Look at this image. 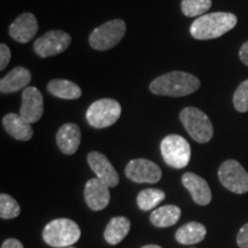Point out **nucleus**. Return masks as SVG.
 <instances>
[{
	"label": "nucleus",
	"instance_id": "nucleus-1",
	"mask_svg": "<svg viewBox=\"0 0 248 248\" xmlns=\"http://www.w3.org/2000/svg\"><path fill=\"white\" fill-rule=\"evenodd\" d=\"M200 88V80L185 71H171L155 78L150 84L152 93L167 97H185Z\"/></svg>",
	"mask_w": 248,
	"mask_h": 248
},
{
	"label": "nucleus",
	"instance_id": "nucleus-2",
	"mask_svg": "<svg viewBox=\"0 0 248 248\" xmlns=\"http://www.w3.org/2000/svg\"><path fill=\"white\" fill-rule=\"evenodd\" d=\"M237 22V16L232 13L216 12L204 14L191 24L190 32L195 39H215L233 29Z\"/></svg>",
	"mask_w": 248,
	"mask_h": 248
},
{
	"label": "nucleus",
	"instance_id": "nucleus-3",
	"mask_svg": "<svg viewBox=\"0 0 248 248\" xmlns=\"http://www.w3.org/2000/svg\"><path fill=\"white\" fill-rule=\"evenodd\" d=\"M80 229L69 218H57L49 222L43 231V239L51 247H69L79 240Z\"/></svg>",
	"mask_w": 248,
	"mask_h": 248
},
{
	"label": "nucleus",
	"instance_id": "nucleus-4",
	"mask_svg": "<svg viewBox=\"0 0 248 248\" xmlns=\"http://www.w3.org/2000/svg\"><path fill=\"white\" fill-rule=\"evenodd\" d=\"M179 119L193 140L206 144L213 138V124L202 110L195 107H186L179 114Z\"/></svg>",
	"mask_w": 248,
	"mask_h": 248
},
{
	"label": "nucleus",
	"instance_id": "nucleus-5",
	"mask_svg": "<svg viewBox=\"0 0 248 248\" xmlns=\"http://www.w3.org/2000/svg\"><path fill=\"white\" fill-rule=\"evenodd\" d=\"M161 154L168 166L175 169H183L191 160V147L184 137L169 135L164 137L160 145Z\"/></svg>",
	"mask_w": 248,
	"mask_h": 248
},
{
	"label": "nucleus",
	"instance_id": "nucleus-6",
	"mask_svg": "<svg viewBox=\"0 0 248 248\" xmlns=\"http://www.w3.org/2000/svg\"><path fill=\"white\" fill-rule=\"evenodd\" d=\"M125 30L126 24L123 20L116 18L108 21L92 31L89 43L97 51H106L119 44L125 35Z\"/></svg>",
	"mask_w": 248,
	"mask_h": 248
},
{
	"label": "nucleus",
	"instance_id": "nucleus-7",
	"mask_svg": "<svg viewBox=\"0 0 248 248\" xmlns=\"http://www.w3.org/2000/svg\"><path fill=\"white\" fill-rule=\"evenodd\" d=\"M122 108L114 99H100L88 108L86 120L92 128L104 129L113 125L120 119Z\"/></svg>",
	"mask_w": 248,
	"mask_h": 248
},
{
	"label": "nucleus",
	"instance_id": "nucleus-8",
	"mask_svg": "<svg viewBox=\"0 0 248 248\" xmlns=\"http://www.w3.org/2000/svg\"><path fill=\"white\" fill-rule=\"evenodd\" d=\"M219 182L225 188L237 194L248 192V173L235 160H228L218 169Z\"/></svg>",
	"mask_w": 248,
	"mask_h": 248
},
{
	"label": "nucleus",
	"instance_id": "nucleus-9",
	"mask_svg": "<svg viewBox=\"0 0 248 248\" xmlns=\"http://www.w3.org/2000/svg\"><path fill=\"white\" fill-rule=\"evenodd\" d=\"M71 37L61 30H52L39 37L33 44L36 54L42 58L54 57L69 47Z\"/></svg>",
	"mask_w": 248,
	"mask_h": 248
},
{
	"label": "nucleus",
	"instance_id": "nucleus-10",
	"mask_svg": "<svg viewBox=\"0 0 248 248\" xmlns=\"http://www.w3.org/2000/svg\"><path fill=\"white\" fill-rule=\"evenodd\" d=\"M125 176L135 183L154 184L162 177L160 167L146 159L131 160L125 167Z\"/></svg>",
	"mask_w": 248,
	"mask_h": 248
},
{
	"label": "nucleus",
	"instance_id": "nucleus-11",
	"mask_svg": "<svg viewBox=\"0 0 248 248\" xmlns=\"http://www.w3.org/2000/svg\"><path fill=\"white\" fill-rule=\"evenodd\" d=\"M88 162L97 178L104 182L108 187H115L120 183V176L106 155L99 152H91L88 155Z\"/></svg>",
	"mask_w": 248,
	"mask_h": 248
},
{
	"label": "nucleus",
	"instance_id": "nucleus-12",
	"mask_svg": "<svg viewBox=\"0 0 248 248\" xmlns=\"http://www.w3.org/2000/svg\"><path fill=\"white\" fill-rule=\"evenodd\" d=\"M43 95L35 86H28L22 93V106L20 115L30 124L38 122L42 119L44 107H43Z\"/></svg>",
	"mask_w": 248,
	"mask_h": 248
},
{
	"label": "nucleus",
	"instance_id": "nucleus-13",
	"mask_svg": "<svg viewBox=\"0 0 248 248\" xmlns=\"http://www.w3.org/2000/svg\"><path fill=\"white\" fill-rule=\"evenodd\" d=\"M84 198L90 209L100 212L106 208L109 203V187L97 177L91 178L85 184Z\"/></svg>",
	"mask_w": 248,
	"mask_h": 248
},
{
	"label": "nucleus",
	"instance_id": "nucleus-14",
	"mask_svg": "<svg viewBox=\"0 0 248 248\" xmlns=\"http://www.w3.org/2000/svg\"><path fill=\"white\" fill-rule=\"evenodd\" d=\"M38 31V22L32 13H23L9 27V36L17 43L27 44Z\"/></svg>",
	"mask_w": 248,
	"mask_h": 248
},
{
	"label": "nucleus",
	"instance_id": "nucleus-15",
	"mask_svg": "<svg viewBox=\"0 0 248 248\" xmlns=\"http://www.w3.org/2000/svg\"><path fill=\"white\" fill-rule=\"evenodd\" d=\"M184 187L190 192L192 199L200 206H207L212 201V191L208 183L193 172H186L182 176Z\"/></svg>",
	"mask_w": 248,
	"mask_h": 248
},
{
	"label": "nucleus",
	"instance_id": "nucleus-16",
	"mask_svg": "<svg viewBox=\"0 0 248 248\" xmlns=\"http://www.w3.org/2000/svg\"><path fill=\"white\" fill-rule=\"evenodd\" d=\"M57 144L66 155H73L80 144V129L75 123H66L58 130Z\"/></svg>",
	"mask_w": 248,
	"mask_h": 248
},
{
	"label": "nucleus",
	"instance_id": "nucleus-17",
	"mask_svg": "<svg viewBox=\"0 0 248 248\" xmlns=\"http://www.w3.org/2000/svg\"><path fill=\"white\" fill-rule=\"evenodd\" d=\"M2 125H4L6 131L8 132V135H11L16 140L27 141L31 139L33 135L31 124L27 122L20 114L18 115L14 113L7 114L2 119Z\"/></svg>",
	"mask_w": 248,
	"mask_h": 248
},
{
	"label": "nucleus",
	"instance_id": "nucleus-18",
	"mask_svg": "<svg viewBox=\"0 0 248 248\" xmlns=\"http://www.w3.org/2000/svg\"><path fill=\"white\" fill-rule=\"evenodd\" d=\"M31 80V73L24 67H15L0 80V92L13 93L26 89Z\"/></svg>",
	"mask_w": 248,
	"mask_h": 248
},
{
	"label": "nucleus",
	"instance_id": "nucleus-19",
	"mask_svg": "<svg viewBox=\"0 0 248 248\" xmlns=\"http://www.w3.org/2000/svg\"><path fill=\"white\" fill-rule=\"evenodd\" d=\"M131 228V223L126 217L117 216L111 218L105 229L104 237L109 245H117L126 237Z\"/></svg>",
	"mask_w": 248,
	"mask_h": 248
},
{
	"label": "nucleus",
	"instance_id": "nucleus-20",
	"mask_svg": "<svg viewBox=\"0 0 248 248\" xmlns=\"http://www.w3.org/2000/svg\"><path fill=\"white\" fill-rule=\"evenodd\" d=\"M182 215V210L179 207L173 204H167L160 208L155 209L151 214L152 224L156 228H169L175 225L179 221Z\"/></svg>",
	"mask_w": 248,
	"mask_h": 248
},
{
	"label": "nucleus",
	"instance_id": "nucleus-21",
	"mask_svg": "<svg viewBox=\"0 0 248 248\" xmlns=\"http://www.w3.org/2000/svg\"><path fill=\"white\" fill-rule=\"evenodd\" d=\"M207 230L199 222H190L176 231V240L183 245H194L204 239Z\"/></svg>",
	"mask_w": 248,
	"mask_h": 248
},
{
	"label": "nucleus",
	"instance_id": "nucleus-22",
	"mask_svg": "<svg viewBox=\"0 0 248 248\" xmlns=\"http://www.w3.org/2000/svg\"><path fill=\"white\" fill-rule=\"evenodd\" d=\"M47 91L54 97L66 100H75L82 95V90L79 86L67 79L51 80L47 84Z\"/></svg>",
	"mask_w": 248,
	"mask_h": 248
},
{
	"label": "nucleus",
	"instance_id": "nucleus-23",
	"mask_svg": "<svg viewBox=\"0 0 248 248\" xmlns=\"http://www.w3.org/2000/svg\"><path fill=\"white\" fill-rule=\"evenodd\" d=\"M166 198V193L159 188H146L139 192L137 197L138 207L144 212L154 209Z\"/></svg>",
	"mask_w": 248,
	"mask_h": 248
},
{
	"label": "nucleus",
	"instance_id": "nucleus-24",
	"mask_svg": "<svg viewBox=\"0 0 248 248\" xmlns=\"http://www.w3.org/2000/svg\"><path fill=\"white\" fill-rule=\"evenodd\" d=\"M182 12L187 17H200L212 7V0H182Z\"/></svg>",
	"mask_w": 248,
	"mask_h": 248
},
{
	"label": "nucleus",
	"instance_id": "nucleus-25",
	"mask_svg": "<svg viewBox=\"0 0 248 248\" xmlns=\"http://www.w3.org/2000/svg\"><path fill=\"white\" fill-rule=\"evenodd\" d=\"M20 204L13 197L5 193L0 194V217L2 219L15 218L20 215Z\"/></svg>",
	"mask_w": 248,
	"mask_h": 248
},
{
	"label": "nucleus",
	"instance_id": "nucleus-26",
	"mask_svg": "<svg viewBox=\"0 0 248 248\" xmlns=\"http://www.w3.org/2000/svg\"><path fill=\"white\" fill-rule=\"evenodd\" d=\"M234 108L240 113L248 111V79L241 83L233 95Z\"/></svg>",
	"mask_w": 248,
	"mask_h": 248
},
{
	"label": "nucleus",
	"instance_id": "nucleus-27",
	"mask_svg": "<svg viewBox=\"0 0 248 248\" xmlns=\"http://www.w3.org/2000/svg\"><path fill=\"white\" fill-rule=\"evenodd\" d=\"M11 60V49L6 44L0 45V70H4Z\"/></svg>",
	"mask_w": 248,
	"mask_h": 248
},
{
	"label": "nucleus",
	"instance_id": "nucleus-28",
	"mask_svg": "<svg viewBox=\"0 0 248 248\" xmlns=\"http://www.w3.org/2000/svg\"><path fill=\"white\" fill-rule=\"evenodd\" d=\"M237 244L240 248H248V223L238 232Z\"/></svg>",
	"mask_w": 248,
	"mask_h": 248
},
{
	"label": "nucleus",
	"instance_id": "nucleus-29",
	"mask_svg": "<svg viewBox=\"0 0 248 248\" xmlns=\"http://www.w3.org/2000/svg\"><path fill=\"white\" fill-rule=\"evenodd\" d=\"M1 248H23V245L20 240L11 238V239L5 240L4 243H2Z\"/></svg>",
	"mask_w": 248,
	"mask_h": 248
},
{
	"label": "nucleus",
	"instance_id": "nucleus-30",
	"mask_svg": "<svg viewBox=\"0 0 248 248\" xmlns=\"http://www.w3.org/2000/svg\"><path fill=\"white\" fill-rule=\"evenodd\" d=\"M239 58L246 66H248V40L246 43H244V45L241 46L239 51Z\"/></svg>",
	"mask_w": 248,
	"mask_h": 248
},
{
	"label": "nucleus",
	"instance_id": "nucleus-31",
	"mask_svg": "<svg viewBox=\"0 0 248 248\" xmlns=\"http://www.w3.org/2000/svg\"><path fill=\"white\" fill-rule=\"evenodd\" d=\"M141 248H161V247L157 246V245H146V246H144Z\"/></svg>",
	"mask_w": 248,
	"mask_h": 248
},
{
	"label": "nucleus",
	"instance_id": "nucleus-32",
	"mask_svg": "<svg viewBox=\"0 0 248 248\" xmlns=\"http://www.w3.org/2000/svg\"><path fill=\"white\" fill-rule=\"evenodd\" d=\"M68 248H75V247H68Z\"/></svg>",
	"mask_w": 248,
	"mask_h": 248
}]
</instances>
